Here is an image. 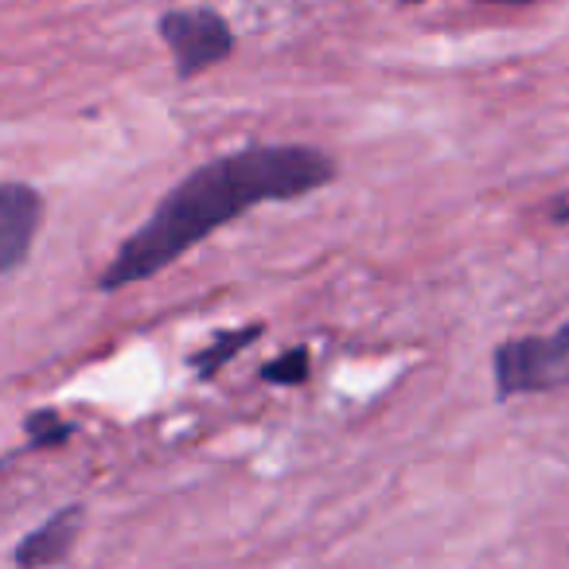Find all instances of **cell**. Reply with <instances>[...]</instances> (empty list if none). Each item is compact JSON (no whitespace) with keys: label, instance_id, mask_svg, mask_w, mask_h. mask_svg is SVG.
<instances>
[{"label":"cell","instance_id":"obj_8","mask_svg":"<svg viewBox=\"0 0 569 569\" xmlns=\"http://www.w3.org/2000/svg\"><path fill=\"white\" fill-rule=\"evenodd\" d=\"M258 379L266 382V387H305V382L312 379V351L305 348V343L281 351V356H273L269 363H261Z\"/></svg>","mask_w":569,"mask_h":569},{"label":"cell","instance_id":"obj_2","mask_svg":"<svg viewBox=\"0 0 569 569\" xmlns=\"http://www.w3.org/2000/svg\"><path fill=\"white\" fill-rule=\"evenodd\" d=\"M569 390V320L542 336H511L491 348L496 402Z\"/></svg>","mask_w":569,"mask_h":569},{"label":"cell","instance_id":"obj_4","mask_svg":"<svg viewBox=\"0 0 569 569\" xmlns=\"http://www.w3.org/2000/svg\"><path fill=\"white\" fill-rule=\"evenodd\" d=\"M43 219H48V199L36 183H0V277H12L28 266Z\"/></svg>","mask_w":569,"mask_h":569},{"label":"cell","instance_id":"obj_6","mask_svg":"<svg viewBox=\"0 0 569 569\" xmlns=\"http://www.w3.org/2000/svg\"><path fill=\"white\" fill-rule=\"evenodd\" d=\"M266 336V325H238V328H227V332L214 336L207 348H199L196 356L188 359V367L196 371L199 382H211L214 375L222 371V367H230L238 356H242L246 348H250L253 340H261Z\"/></svg>","mask_w":569,"mask_h":569},{"label":"cell","instance_id":"obj_9","mask_svg":"<svg viewBox=\"0 0 569 569\" xmlns=\"http://www.w3.org/2000/svg\"><path fill=\"white\" fill-rule=\"evenodd\" d=\"M398 4H426V0H398ZM480 4H503V9H530L535 0H480Z\"/></svg>","mask_w":569,"mask_h":569},{"label":"cell","instance_id":"obj_7","mask_svg":"<svg viewBox=\"0 0 569 569\" xmlns=\"http://www.w3.org/2000/svg\"><path fill=\"white\" fill-rule=\"evenodd\" d=\"M74 433H79V426L67 421L59 410H51V406H40V410H32L24 418V437H28V449L32 452L63 449Z\"/></svg>","mask_w":569,"mask_h":569},{"label":"cell","instance_id":"obj_5","mask_svg":"<svg viewBox=\"0 0 569 569\" xmlns=\"http://www.w3.org/2000/svg\"><path fill=\"white\" fill-rule=\"evenodd\" d=\"M87 530V503H63L32 527L12 546V566L17 569H59L82 542Z\"/></svg>","mask_w":569,"mask_h":569},{"label":"cell","instance_id":"obj_1","mask_svg":"<svg viewBox=\"0 0 569 569\" xmlns=\"http://www.w3.org/2000/svg\"><path fill=\"white\" fill-rule=\"evenodd\" d=\"M336 176L340 164L332 152L301 141L242 144L203 160L157 199L141 227L121 238L113 258L94 277V289L110 297L152 281L188 258L196 246H203L214 230L230 227L258 207L297 203L312 191H325Z\"/></svg>","mask_w":569,"mask_h":569},{"label":"cell","instance_id":"obj_3","mask_svg":"<svg viewBox=\"0 0 569 569\" xmlns=\"http://www.w3.org/2000/svg\"><path fill=\"white\" fill-rule=\"evenodd\" d=\"M157 36L164 40L168 56H172L176 79L191 82L199 74H207L211 67L227 63L238 48V36L230 28V20L211 4L199 9H168L157 20Z\"/></svg>","mask_w":569,"mask_h":569}]
</instances>
